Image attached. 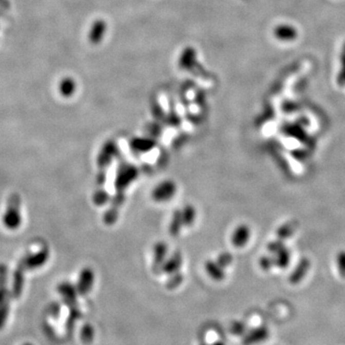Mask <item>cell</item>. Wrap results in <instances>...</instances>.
Returning a JSON list of instances; mask_svg holds the SVG:
<instances>
[{
  "label": "cell",
  "mask_w": 345,
  "mask_h": 345,
  "mask_svg": "<svg viewBox=\"0 0 345 345\" xmlns=\"http://www.w3.org/2000/svg\"><path fill=\"white\" fill-rule=\"evenodd\" d=\"M180 67L183 70L192 72L203 78H208V73L204 70L197 61V52L193 47H186L182 51L180 57Z\"/></svg>",
  "instance_id": "6da1fadb"
},
{
  "label": "cell",
  "mask_w": 345,
  "mask_h": 345,
  "mask_svg": "<svg viewBox=\"0 0 345 345\" xmlns=\"http://www.w3.org/2000/svg\"><path fill=\"white\" fill-rule=\"evenodd\" d=\"M18 206H20V199L17 198V196H14L10 201L9 207L3 218L4 224L10 229L16 228L21 224L22 218L20 215Z\"/></svg>",
  "instance_id": "7a4b0ae2"
},
{
  "label": "cell",
  "mask_w": 345,
  "mask_h": 345,
  "mask_svg": "<svg viewBox=\"0 0 345 345\" xmlns=\"http://www.w3.org/2000/svg\"><path fill=\"white\" fill-rule=\"evenodd\" d=\"M270 332L266 327L261 326L248 332L243 338V345H255L265 341L269 338Z\"/></svg>",
  "instance_id": "3957f363"
},
{
  "label": "cell",
  "mask_w": 345,
  "mask_h": 345,
  "mask_svg": "<svg viewBox=\"0 0 345 345\" xmlns=\"http://www.w3.org/2000/svg\"><path fill=\"white\" fill-rule=\"evenodd\" d=\"M107 31V23L104 20H97L91 25L89 31L88 39L92 44H99L102 43Z\"/></svg>",
  "instance_id": "277c9868"
},
{
  "label": "cell",
  "mask_w": 345,
  "mask_h": 345,
  "mask_svg": "<svg viewBox=\"0 0 345 345\" xmlns=\"http://www.w3.org/2000/svg\"><path fill=\"white\" fill-rule=\"evenodd\" d=\"M310 266H311V263H310L309 259H302L299 264L295 267V271L291 274L290 282L294 285L300 282L305 277L306 273H308Z\"/></svg>",
  "instance_id": "5b68a950"
},
{
  "label": "cell",
  "mask_w": 345,
  "mask_h": 345,
  "mask_svg": "<svg viewBox=\"0 0 345 345\" xmlns=\"http://www.w3.org/2000/svg\"><path fill=\"white\" fill-rule=\"evenodd\" d=\"M251 231L246 225H242L238 227L233 235V243L236 246H244L250 240Z\"/></svg>",
  "instance_id": "8992f818"
},
{
  "label": "cell",
  "mask_w": 345,
  "mask_h": 345,
  "mask_svg": "<svg viewBox=\"0 0 345 345\" xmlns=\"http://www.w3.org/2000/svg\"><path fill=\"white\" fill-rule=\"evenodd\" d=\"M92 282H93V277L91 276V273H87V272L83 273L80 279L79 285H78V291L80 294L82 295L86 294L90 290Z\"/></svg>",
  "instance_id": "52a82bcc"
},
{
  "label": "cell",
  "mask_w": 345,
  "mask_h": 345,
  "mask_svg": "<svg viewBox=\"0 0 345 345\" xmlns=\"http://www.w3.org/2000/svg\"><path fill=\"white\" fill-rule=\"evenodd\" d=\"M59 292H60L61 295H64L65 301L69 302V304L75 303L76 293H75V290L73 289L72 286L66 285V284L61 285L59 287Z\"/></svg>",
  "instance_id": "ba28073f"
},
{
  "label": "cell",
  "mask_w": 345,
  "mask_h": 345,
  "mask_svg": "<svg viewBox=\"0 0 345 345\" xmlns=\"http://www.w3.org/2000/svg\"><path fill=\"white\" fill-rule=\"evenodd\" d=\"M291 259V254L287 248L282 247L279 252H277V259H276V264L277 266L280 267H286L290 263Z\"/></svg>",
  "instance_id": "9c48e42d"
},
{
  "label": "cell",
  "mask_w": 345,
  "mask_h": 345,
  "mask_svg": "<svg viewBox=\"0 0 345 345\" xmlns=\"http://www.w3.org/2000/svg\"><path fill=\"white\" fill-rule=\"evenodd\" d=\"M275 35L281 40H292L293 37H295L296 33L295 30L291 27L281 26L279 28L276 29Z\"/></svg>",
  "instance_id": "30bf717a"
},
{
  "label": "cell",
  "mask_w": 345,
  "mask_h": 345,
  "mask_svg": "<svg viewBox=\"0 0 345 345\" xmlns=\"http://www.w3.org/2000/svg\"><path fill=\"white\" fill-rule=\"evenodd\" d=\"M47 255H48V252L44 251V252H41L37 255L30 257L28 260V266H27L29 267V270H30V267H36V266H42L43 263L45 262V260L47 259Z\"/></svg>",
  "instance_id": "8fae6325"
},
{
  "label": "cell",
  "mask_w": 345,
  "mask_h": 345,
  "mask_svg": "<svg viewBox=\"0 0 345 345\" xmlns=\"http://www.w3.org/2000/svg\"><path fill=\"white\" fill-rule=\"evenodd\" d=\"M94 338L93 327L89 324L85 325L81 330V339L85 343H90Z\"/></svg>",
  "instance_id": "7c38bea8"
},
{
  "label": "cell",
  "mask_w": 345,
  "mask_h": 345,
  "mask_svg": "<svg viewBox=\"0 0 345 345\" xmlns=\"http://www.w3.org/2000/svg\"><path fill=\"white\" fill-rule=\"evenodd\" d=\"M75 90V83L71 79H65L61 84V93L65 96H71Z\"/></svg>",
  "instance_id": "4fadbf2b"
},
{
  "label": "cell",
  "mask_w": 345,
  "mask_h": 345,
  "mask_svg": "<svg viewBox=\"0 0 345 345\" xmlns=\"http://www.w3.org/2000/svg\"><path fill=\"white\" fill-rule=\"evenodd\" d=\"M337 266L338 273L345 278V251H340L337 255Z\"/></svg>",
  "instance_id": "5bb4252c"
},
{
  "label": "cell",
  "mask_w": 345,
  "mask_h": 345,
  "mask_svg": "<svg viewBox=\"0 0 345 345\" xmlns=\"http://www.w3.org/2000/svg\"><path fill=\"white\" fill-rule=\"evenodd\" d=\"M294 232V227H293V224L292 223H286L284 225H282L279 230H278V237L281 238V239H286V238L291 236Z\"/></svg>",
  "instance_id": "9a60e30c"
},
{
  "label": "cell",
  "mask_w": 345,
  "mask_h": 345,
  "mask_svg": "<svg viewBox=\"0 0 345 345\" xmlns=\"http://www.w3.org/2000/svg\"><path fill=\"white\" fill-rule=\"evenodd\" d=\"M8 314H9V303L0 305V329H2L6 323Z\"/></svg>",
  "instance_id": "2e32d148"
},
{
  "label": "cell",
  "mask_w": 345,
  "mask_h": 345,
  "mask_svg": "<svg viewBox=\"0 0 345 345\" xmlns=\"http://www.w3.org/2000/svg\"><path fill=\"white\" fill-rule=\"evenodd\" d=\"M244 329H245V326L242 322H234L231 325L230 332L236 336H241L244 334L245 331Z\"/></svg>",
  "instance_id": "e0dca14e"
},
{
  "label": "cell",
  "mask_w": 345,
  "mask_h": 345,
  "mask_svg": "<svg viewBox=\"0 0 345 345\" xmlns=\"http://www.w3.org/2000/svg\"><path fill=\"white\" fill-rule=\"evenodd\" d=\"M282 247H283V244H282L281 242H274V243H272V244L269 245L270 251H272L273 252H279Z\"/></svg>",
  "instance_id": "ac0fdd59"
},
{
  "label": "cell",
  "mask_w": 345,
  "mask_h": 345,
  "mask_svg": "<svg viewBox=\"0 0 345 345\" xmlns=\"http://www.w3.org/2000/svg\"><path fill=\"white\" fill-rule=\"evenodd\" d=\"M273 260L271 258H264L261 261V265L265 270H270V267L273 266Z\"/></svg>",
  "instance_id": "d6986e66"
},
{
  "label": "cell",
  "mask_w": 345,
  "mask_h": 345,
  "mask_svg": "<svg viewBox=\"0 0 345 345\" xmlns=\"http://www.w3.org/2000/svg\"><path fill=\"white\" fill-rule=\"evenodd\" d=\"M211 345H225V343L224 342H223V341H220V340H217V341H215V342H213L212 344Z\"/></svg>",
  "instance_id": "ffe728a7"
},
{
  "label": "cell",
  "mask_w": 345,
  "mask_h": 345,
  "mask_svg": "<svg viewBox=\"0 0 345 345\" xmlns=\"http://www.w3.org/2000/svg\"><path fill=\"white\" fill-rule=\"evenodd\" d=\"M23 345H33L32 343H29V342H27V343H24Z\"/></svg>",
  "instance_id": "44dd1931"
},
{
  "label": "cell",
  "mask_w": 345,
  "mask_h": 345,
  "mask_svg": "<svg viewBox=\"0 0 345 345\" xmlns=\"http://www.w3.org/2000/svg\"><path fill=\"white\" fill-rule=\"evenodd\" d=\"M201 345H209V344H207V343H201Z\"/></svg>",
  "instance_id": "7402d4cb"
}]
</instances>
